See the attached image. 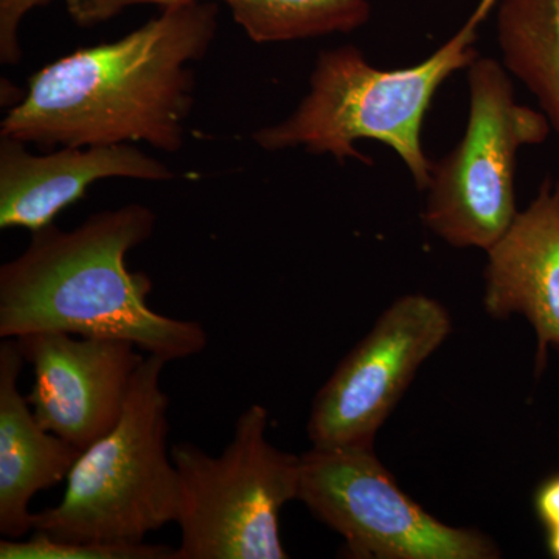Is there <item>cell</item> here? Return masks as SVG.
Here are the masks:
<instances>
[{
  "mask_svg": "<svg viewBox=\"0 0 559 559\" xmlns=\"http://www.w3.org/2000/svg\"><path fill=\"white\" fill-rule=\"evenodd\" d=\"M215 0L173 3L138 31L80 49L38 70L0 135L53 146L146 142L178 153L186 143L197 76L218 33Z\"/></svg>",
  "mask_w": 559,
  "mask_h": 559,
  "instance_id": "6da1fadb",
  "label": "cell"
},
{
  "mask_svg": "<svg viewBox=\"0 0 559 559\" xmlns=\"http://www.w3.org/2000/svg\"><path fill=\"white\" fill-rule=\"evenodd\" d=\"M154 227L153 210L132 202L72 230L50 224L32 231L24 252L0 267V337L55 331L131 342L167 362L201 355L207 330L154 311L150 275L128 270V252Z\"/></svg>",
  "mask_w": 559,
  "mask_h": 559,
  "instance_id": "7a4b0ae2",
  "label": "cell"
},
{
  "mask_svg": "<svg viewBox=\"0 0 559 559\" xmlns=\"http://www.w3.org/2000/svg\"><path fill=\"white\" fill-rule=\"evenodd\" d=\"M498 2L480 0L457 35L412 68H373L352 46L320 51L310 94L288 119L257 131L253 142L266 151L304 146L340 162L371 164L355 142L378 140L399 154L418 190L428 189L433 164L423 151V120L441 84L479 58L477 32Z\"/></svg>",
  "mask_w": 559,
  "mask_h": 559,
  "instance_id": "3957f363",
  "label": "cell"
},
{
  "mask_svg": "<svg viewBox=\"0 0 559 559\" xmlns=\"http://www.w3.org/2000/svg\"><path fill=\"white\" fill-rule=\"evenodd\" d=\"M167 360L146 355L112 430L81 451L64 495L33 516L32 532L79 543L142 544L178 520L179 476L168 451Z\"/></svg>",
  "mask_w": 559,
  "mask_h": 559,
  "instance_id": "277c9868",
  "label": "cell"
},
{
  "mask_svg": "<svg viewBox=\"0 0 559 559\" xmlns=\"http://www.w3.org/2000/svg\"><path fill=\"white\" fill-rule=\"evenodd\" d=\"M261 404L242 412L219 455L175 444L180 543L173 559H285L280 513L299 495L300 457L267 439Z\"/></svg>",
  "mask_w": 559,
  "mask_h": 559,
  "instance_id": "5b68a950",
  "label": "cell"
},
{
  "mask_svg": "<svg viewBox=\"0 0 559 559\" xmlns=\"http://www.w3.org/2000/svg\"><path fill=\"white\" fill-rule=\"evenodd\" d=\"M469 119L459 145L430 173L426 226L457 248H492L516 218L518 151L550 132L546 114L514 100L498 61L477 58L468 68Z\"/></svg>",
  "mask_w": 559,
  "mask_h": 559,
  "instance_id": "8992f818",
  "label": "cell"
},
{
  "mask_svg": "<svg viewBox=\"0 0 559 559\" xmlns=\"http://www.w3.org/2000/svg\"><path fill=\"white\" fill-rule=\"evenodd\" d=\"M297 500L340 533L355 558L499 557L479 532L437 521L401 491L373 447H312L300 455Z\"/></svg>",
  "mask_w": 559,
  "mask_h": 559,
  "instance_id": "52a82bcc",
  "label": "cell"
},
{
  "mask_svg": "<svg viewBox=\"0 0 559 559\" xmlns=\"http://www.w3.org/2000/svg\"><path fill=\"white\" fill-rule=\"evenodd\" d=\"M451 318L421 294L390 305L316 395L307 432L314 448L373 447L419 366L447 341Z\"/></svg>",
  "mask_w": 559,
  "mask_h": 559,
  "instance_id": "ba28073f",
  "label": "cell"
},
{
  "mask_svg": "<svg viewBox=\"0 0 559 559\" xmlns=\"http://www.w3.org/2000/svg\"><path fill=\"white\" fill-rule=\"evenodd\" d=\"M33 370L27 395L40 426L86 450L119 423L146 355L131 342L39 331L16 337Z\"/></svg>",
  "mask_w": 559,
  "mask_h": 559,
  "instance_id": "9c48e42d",
  "label": "cell"
},
{
  "mask_svg": "<svg viewBox=\"0 0 559 559\" xmlns=\"http://www.w3.org/2000/svg\"><path fill=\"white\" fill-rule=\"evenodd\" d=\"M27 143L0 135V229L36 231L53 224L92 183L124 178L164 182L175 173L131 143L61 146L53 153H28Z\"/></svg>",
  "mask_w": 559,
  "mask_h": 559,
  "instance_id": "30bf717a",
  "label": "cell"
},
{
  "mask_svg": "<svg viewBox=\"0 0 559 559\" xmlns=\"http://www.w3.org/2000/svg\"><path fill=\"white\" fill-rule=\"evenodd\" d=\"M488 252L485 308L496 319L525 316L538 334L536 369L559 348V182L547 179Z\"/></svg>",
  "mask_w": 559,
  "mask_h": 559,
  "instance_id": "8fae6325",
  "label": "cell"
},
{
  "mask_svg": "<svg viewBox=\"0 0 559 559\" xmlns=\"http://www.w3.org/2000/svg\"><path fill=\"white\" fill-rule=\"evenodd\" d=\"M25 360L14 340L0 342V533L21 539L33 530V498L68 479L80 448L44 429L20 378Z\"/></svg>",
  "mask_w": 559,
  "mask_h": 559,
  "instance_id": "7c38bea8",
  "label": "cell"
},
{
  "mask_svg": "<svg viewBox=\"0 0 559 559\" xmlns=\"http://www.w3.org/2000/svg\"><path fill=\"white\" fill-rule=\"evenodd\" d=\"M200 0H66L70 20L92 27L140 5L160 9ZM253 43H288L349 33L371 16L369 0H223Z\"/></svg>",
  "mask_w": 559,
  "mask_h": 559,
  "instance_id": "4fadbf2b",
  "label": "cell"
},
{
  "mask_svg": "<svg viewBox=\"0 0 559 559\" xmlns=\"http://www.w3.org/2000/svg\"><path fill=\"white\" fill-rule=\"evenodd\" d=\"M498 40L503 64L559 134V0H499Z\"/></svg>",
  "mask_w": 559,
  "mask_h": 559,
  "instance_id": "5bb4252c",
  "label": "cell"
},
{
  "mask_svg": "<svg viewBox=\"0 0 559 559\" xmlns=\"http://www.w3.org/2000/svg\"><path fill=\"white\" fill-rule=\"evenodd\" d=\"M176 549L154 544L79 543L33 532L28 539L0 540V559H173Z\"/></svg>",
  "mask_w": 559,
  "mask_h": 559,
  "instance_id": "9a60e30c",
  "label": "cell"
},
{
  "mask_svg": "<svg viewBox=\"0 0 559 559\" xmlns=\"http://www.w3.org/2000/svg\"><path fill=\"white\" fill-rule=\"evenodd\" d=\"M50 2L51 0H0V61L3 64L13 66L22 60V21L31 11Z\"/></svg>",
  "mask_w": 559,
  "mask_h": 559,
  "instance_id": "2e32d148",
  "label": "cell"
},
{
  "mask_svg": "<svg viewBox=\"0 0 559 559\" xmlns=\"http://www.w3.org/2000/svg\"><path fill=\"white\" fill-rule=\"evenodd\" d=\"M535 509L544 527H559V474L540 485L536 492Z\"/></svg>",
  "mask_w": 559,
  "mask_h": 559,
  "instance_id": "e0dca14e",
  "label": "cell"
},
{
  "mask_svg": "<svg viewBox=\"0 0 559 559\" xmlns=\"http://www.w3.org/2000/svg\"><path fill=\"white\" fill-rule=\"evenodd\" d=\"M547 532H549V540H547V546H549L551 557L559 559V527L547 530Z\"/></svg>",
  "mask_w": 559,
  "mask_h": 559,
  "instance_id": "ac0fdd59",
  "label": "cell"
}]
</instances>
